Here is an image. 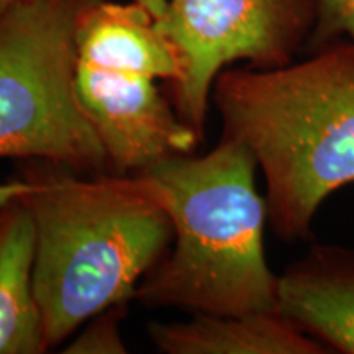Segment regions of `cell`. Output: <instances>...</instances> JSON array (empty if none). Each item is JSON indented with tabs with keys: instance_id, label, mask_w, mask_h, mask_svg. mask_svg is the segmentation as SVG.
<instances>
[{
	"instance_id": "5",
	"label": "cell",
	"mask_w": 354,
	"mask_h": 354,
	"mask_svg": "<svg viewBox=\"0 0 354 354\" xmlns=\"http://www.w3.org/2000/svg\"><path fill=\"white\" fill-rule=\"evenodd\" d=\"M87 2L35 0L0 15V158L107 167L76 92V21Z\"/></svg>"
},
{
	"instance_id": "13",
	"label": "cell",
	"mask_w": 354,
	"mask_h": 354,
	"mask_svg": "<svg viewBox=\"0 0 354 354\" xmlns=\"http://www.w3.org/2000/svg\"><path fill=\"white\" fill-rule=\"evenodd\" d=\"M28 2H35V0H0V15H3V13L12 10V8L24 6V3Z\"/></svg>"
},
{
	"instance_id": "4",
	"label": "cell",
	"mask_w": 354,
	"mask_h": 354,
	"mask_svg": "<svg viewBox=\"0 0 354 354\" xmlns=\"http://www.w3.org/2000/svg\"><path fill=\"white\" fill-rule=\"evenodd\" d=\"M183 66L158 20L140 3L91 0L76 21V92L118 172H141L192 154L201 138L159 92Z\"/></svg>"
},
{
	"instance_id": "6",
	"label": "cell",
	"mask_w": 354,
	"mask_h": 354,
	"mask_svg": "<svg viewBox=\"0 0 354 354\" xmlns=\"http://www.w3.org/2000/svg\"><path fill=\"white\" fill-rule=\"evenodd\" d=\"M315 0H167L158 20L174 44L183 77L172 86L176 112L203 140L212 88L238 61L271 69L294 63L315 26Z\"/></svg>"
},
{
	"instance_id": "8",
	"label": "cell",
	"mask_w": 354,
	"mask_h": 354,
	"mask_svg": "<svg viewBox=\"0 0 354 354\" xmlns=\"http://www.w3.org/2000/svg\"><path fill=\"white\" fill-rule=\"evenodd\" d=\"M148 335L166 354H331L277 310L151 323Z\"/></svg>"
},
{
	"instance_id": "9",
	"label": "cell",
	"mask_w": 354,
	"mask_h": 354,
	"mask_svg": "<svg viewBox=\"0 0 354 354\" xmlns=\"http://www.w3.org/2000/svg\"><path fill=\"white\" fill-rule=\"evenodd\" d=\"M35 250L30 212L15 198L0 201V354L50 349L35 292Z\"/></svg>"
},
{
	"instance_id": "3",
	"label": "cell",
	"mask_w": 354,
	"mask_h": 354,
	"mask_svg": "<svg viewBox=\"0 0 354 354\" xmlns=\"http://www.w3.org/2000/svg\"><path fill=\"white\" fill-rule=\"evenodd\" d=\"M256 159L221 136L205 156L179 154L141 171L171 192V250L143 277L135 299L149 308L192 315L277 310L279 276L264 251L266 198Z\"/></svg>"
},
{
	"instance_id": "10",
	"label": "cell",
	"mask_w": 354,
	"mask_h": 354,
	"mask_svg": "<svg viewBox=\"0 0 354 354\" xmlns=\"http://www.w3.org/2000/svg\"><path fill=\"white\" fill-rule=\"evenodd\" d=\"M127 304L113 305L84 323L86 328L68 344V354H125L120 322L127 315Z\"/></svg>"
},
{
	"instance_id": "2",
	"label": "cell",
	"mask_w": 354,
	"mask_h": 354,
	"mask_svg": "<svg viewBox=\"0 0 354 354\" xmlns=\"http://www.w3.org/2000/svg\"><path fill=\"white\" fill-rule=\"evenodd\" d=\"M212 102L221 136L246 146L263 172L272 232L312 240L326 198L354 184L353 43L338 39L281 68H227Z\"/></svg>"
},
{
	"instance_id": "12",
	"label": "cell",
	"mask_w": 354,
	"mask_h": 354,
	"mask_svg": "<svg viewBox=\"0 0 354 354\" xmlns=\"http://www.w3.org/2000/svg\"><path fill=\"white\" fill-rule=\"evenodd\" d=\"M133 2L140 3L145 7L156 20H161L166 15L167 10V0H133Z\"/></svg>"
},
{
	"instance_id": "7",
	"label": "cell",
	"mask_w": 354,
	"mask_h": 354,
	"mask_svg": "<svg viewBox=\"0 0 354 354\" xmlns=\"http://www.w3.org/2000/svg\"><path fill=\"white\" fill-rule=\"evenodd\" d=\"M277 312L331 353L354 354V248L310 243L279 276Z\"/></svg>"
},
{
	"instance_id": "11",
	"label": "cell",
	"mask_w": 354,
	"mask_h": 354,
	"mask_svg": "<svg viewBox=\"0 0 354 354\" xmlns=\"http://www.w3.org/2000/svg\"><path fill=\"white\" fill-rule=\"evenodd\" d=\"M315 26L308 44L313 51L348 39L354 46V0H315Z\"/></svg>"
},
{
	"instance_id": "1",
	"label": "cell",
	"mask_w": 354,
	"mask_h": 354,
	"mask_svg": "<svg viewBox=\"0 0 354 354\" xmlns=\"http://www.w3.org/2000/svg\"><path fill=\"white\" fill-rule=\"evenodd\" d=\"M0 184L32 215L33 282L48 348L113 305L135 299L143 277L171 248V192L153 176L79 177L46 162Z\"/></svg>"
}]
</instances>
